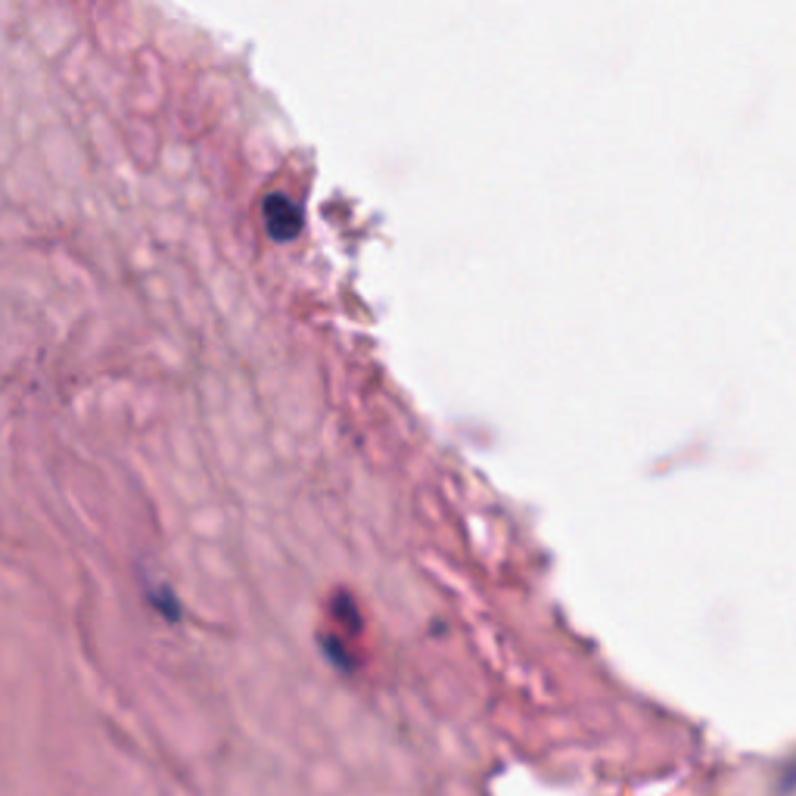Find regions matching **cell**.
I'll use <instances>...</instances> for the list:
<instances>
[{
  "label": "cell",
  "mask_w": 796,
  "mask_h": 796,
  "mask_svg": "<svg viewBox=\"0 0 796 796\" xmlns=\"http://www.w3.org/2000/svg\"><path fill=\"white\" fill-rule=\"evenodd\" d=\"M265 212H268V224H271V231L277 234V237H293L296 231H299V209L290 203L287 196H271L268 199V206H265Z\"/></svg>",
  "instance_id": "1"
}]
</instances>
